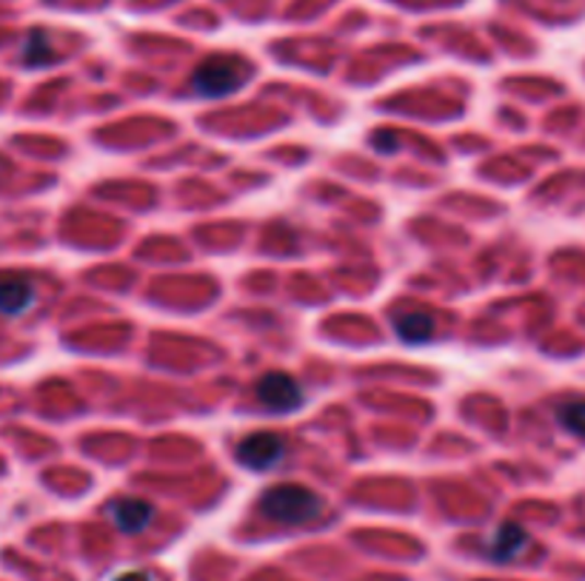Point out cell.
I'll return each instance as SVG.
<instances>
[{
  "mask_svg": "<svg viewBox=\"0 0 585 581\" xmlns=\"http://www.w3.org/2000/svg\"><path fill=\"white\" fill-rule=\"evenodd\" d=\"M264 517L278 524H306L323 513V501L303 485H274L260 496Z\"/></svg>",
  "mask_w": 585,
  "mask_h": 581,
  "instance_id": "cell-1",
  "label": "cell"
},
{
  "mask_svg": "<svg viewBox=\"0 0 585 581\" xmlns=\"http://www.w3.org/2000/svg\"><path fill=\"white\" fill-rule=\"evenodd\" d=\"M246 74H249V69H246L243 60L209 58L191 74V88H195V95L218 100V97L237 92L243 86V81H246Z\"/></svg>",
  "mask_w": 585,
  "mask_h": 581,
  "instance_id": "cell-2",
  "label": "cell"
},
{
  "mask_svg": "<svg viewBox=\"0 0 585 581\" xmlns=\"http://www.w3.org/2000/svg\"><path fill=\"white\" fill-rule=\"evenodd\" d=\"M257 400L260 405L274 411V414H292L303 405L306 393H303L301 382L285 371H271L257 382Z\"/></svg>",
  "mask_w": 585,
  "mask_h": 581,
  "instance_id": "cell-3",
  "label": "cell"
},
{
  "mask_svg": "<svg viewBox=\"0 0 585 581\" xmlns=\"http://www.w3.org/2000/svg\"><path fill=\"white\" fill-rule=\"evenodd\" d=\"M285 456V442L278 434H251L237 444V459L251 471H269Z\"/></svg>",
  "mask_w": 585,
  "mask_h": 581,
  "instance_id": "cell-4",
  "label": "cell"
},
{
  "mask_svg": "<svg viewBox=\"0 0 585 581\" xmlns=\"http://www.w3.org/2000/svg\"><path fill=\"white\" fill-rule=\"evenodd\" d=\"M35 285L30 280H23V276H3L0 280V317H9V320L23 317L35 306Z\"/></svg>",
  "mask_w": 585,
  "mask_h": 581,
  "instance_id": "cell-5",
  "label": "cell"
},
{
  "mask_svg": "<svg viewBox=\"0 0 585 581\" xmlns=\"http://www.w3.org/2000/svg\"><path fill=\"white\" fill-rule=\"evenodd\" d=\"M109 519L120 533H143L152 524L154 508L143 499H117L109 505Z\"/></svg>",
  "mask_w": 585,
  "mask_h": 581,
  "instance_id": "cell-6",
  "label": "cell"
},
{
  "mask_svg": "<svg viewBox=\"0 0 585 581\" xmlns=\"http://www.w3.org/2000/svg\"><path fill=\"white\" fill-rule=\"evenodd\" d=\"M526 547H528V533L523 531L519 524L505 522V524H500L498 531L491 533L489 542H485V556L500 561V565H505V561L517 559L519 553L526 550Z\"/></svg>",
  "mask_w": 585,
  "mask_h": 581,
  "instance_id": "cell-7",
  "label": "cell"
},
{
  "mask_svg": "<svg viewBox=\"0 0 585 581\" xmlns=\"http://www.w3.org/2000/svg\"><path fill=\"white\" fill-rule=\"evenodd\" d=\"M434 317L429 311H402L395 317V331L402 342L409 345H423L434 336Z\"/></svg>",
  "mask_w": 585,
  "mask_h": 581,
  "instance_id": "cell-8",
  "label": "cell"
},
{
  "mask_svg": "<svg viewBox=\"0 0 585 581\" xmlns=\"http://www.w3.org/2000/svg\"><path fill=\"white\" fill-rule=\"evenodd\" d=\"M23 63L26 66H46L51 63V58H55V49H51V40L46 32L35 29L30 32V37H26V44H23Z\"/></svg>",
  "mask_w": 585,
  "mask_h": 581,
  "instance_id": "cell-9",
  "label": "cell"
},
{
  "mask_svg": "<svg viewBox=\"0 0 585 581\" xmlns=\"http://www.w3.org/2000/svg\"><path fill=\"white\" fill-rule=\"evenodd\" d=\"M557 422H560V428L569 430L571 436L585 439V400L563 402V405L557 407Z\"/></svg>",
  "mask_w": 585,
  "mask_h": 581,
  "instance_id": "cell-10",
  "label": "cell"
},
{
  "mask_svg": "<svg viewBox=\"0 0 585 581\" xmlns=\"http://www.w3.org/2000/svg\"><path fill=\"white\" fill-rule=\"evenodd\" d=\"M372 143L377 145V149H383V152H395L397 145H400V138H397L395 131H388V129H377V131H374Z\"/></svg>",
  "mask_w": 585,
  "mask_h": 581,
  "instance_id": "cell-11",
  "label": "cell"
},
{
  "mask_svg": "<svg viewBox=\"0 0 585 581\" xmlns=\"http://www.w3.org/2000/svg\"><path fill=\"white\" fill-rule=\"evenodd\" d=\"M112 581H152V576H149L147 570H126V573L115 576Z\"/></svg>",
  "mask_w": 585,
  "mask_h": 581,
  "instance_id": "cell-12",
  "label": "cell"
},
{
  "mask_svg": "<svg viewBox=\"0 0 585 581\" xmlns=\"http://www.w3.org/2000/svg\"><path fill=\"white\" fill-rule=\"evenodd\" d=\"M0 171H3V163H0Z\"/></svg>",
  "mask_w": 585,
  "mask_h": 581,
  "instance_id": "cell-13",
  "label": "cell"
}]
</instances>
